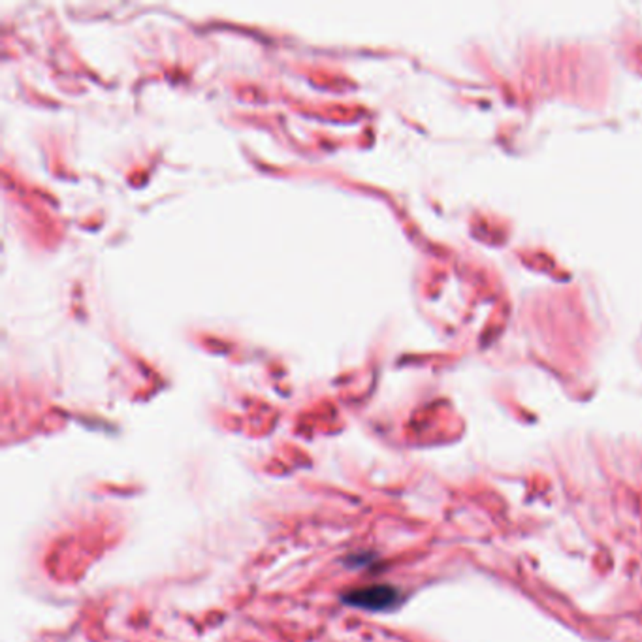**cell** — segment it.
<instances>
[{"instance_id": "obj_1", "label": "cell", "mask_w": 642, "mask_h": 642, "mask_svg": "<svg viewBox=\"0 0 642 642\" xmlns=\"http://www.w3.org/2000/svg\"><path fill=\"white\" fill-rule=\"evenodd\" d=\"M398 597H400V593L390 586H371V588H363V590H356L353 593H348L345 597V601H348L355 607L368 608V610H385V608L396 605Z\"/></svg>"}]
</instances>
